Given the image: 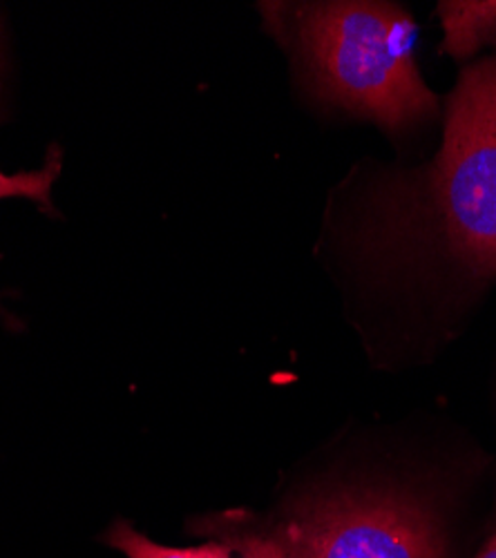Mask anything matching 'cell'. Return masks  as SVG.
Instances as JSON below:
<instances>
[{"instance_id": "cell-1", "label": "cell", "mask_w": 496, "mask_h": 558, "mask_svg": "<svg viewBox=\"0 0 496 558\" xmlns=\"http://www.w3.org/2000/svg\"><path fill=\"white\" fill-rule=\"evenodd\" d=\"M327 238L374 357H427L465 329L496 289V54L461 68L427 157L353 166Z\"/></svg>"}, {"instance_id": "cell-2", "label": "cell", "mask_w": 496, "mask_h": 558, "mask_svg": "<svg viewBox=\"0 0 496 558\" xmlns=\"http://www.w3.org/2000/svg\"><path fill=\"white\" fill-rule=\"evenodd\" d=\"M264 29L291 61L320 110L374 125L404 157L443 121V99L425 81L412 10L391 0L259 3Z\"/></svg>"}, {"instance_id": "cell-3", "label": "cell", "mask_w": 496, "mask_h": 558, "mask_svg": "<svg viewBox=\"0 0 496 558\" xmlns=\"http://www.w3.org/2000/svg\"><path fill=\"white\" fill-rule=\"evenodd\" d=\"M492 458L472 453L443 474L374 462L329 474L293 494L266 523L289 558H455V507Z\"/></svg>"}, {"instance_id": "cell-4", "label": "cell", "mask_w": 496, "mask_h": 558, "mask_svg": "<svg viewBox=\"0 0 496 558\" xmlns=\"http://www.w3.org/2000/svg\"><path fill=\"white\" fill-rule=\"evenodd\" d=\"M440 54L461 68L496 54V0H440Z\"/></svg>"}, {"instance_id": "cell-5", "label": "cell", "mask_w": 496, "mask_h": 558, "mask_svg": "<svg viewBox=\"0 0 496 558\" xmlns=\"http://www.w3.org/2000/svg\"><path fill=\"white\" fill-rule=\"evenodd\" d=\"M195 532L206 534L208 538L227 543L235 558H289L280 541L268 530L266 523L244 511H231V514L204 519Z\"/></svg>"}, {"instance_id": "cell-6", "label": "cell", "mask_w": 496, "mask_h": 558, "mask_svg": "<svg viewBox=\"0 0 496 558\" xmlns=\"http://www.w3.org/2000/svg\"><path fill=\"white\" fill-rule=\"evenodd\" d=\"M106 543L128 558H235L233 549L215 538L193 547H168L140 534L130 523L119 521L106 534Z\"/></svg>"}, {"instance_id": "cell-7", "label": "cell", "mask_w": 496, "mask_h": 558, "mask_svg": "<svg viewBox=\"0 0 496 558\" xmlns=\"http://www.w3.org/2000/svg\"><path fill=\"white\" fill-rule=\"evenodd\" d=\"M63 168V155L59 146H52L45 159L43 168L19 172V174H5L0 170V199L8 197H27L38 204L40 210L52 213V185L57 183Z\"/></svg>"}, {"instance_id": "cell-8", "label": "cell", "mask_w": 496, "mask_h": 558, "mask_svg": "<svg viewBox=\"0 0 496 558\" xmlns=\"http://www.w3.org/2000/svg\"><path fill=\"white\" fill-rule=\"evenodd\" d=\"M472 558H496V478H494V492H492V505H489V514L485 521L483 538L479 549L474 551Z\"/></svg>"}, {"instance_id": "cell-9", "label": "cell", "mask_w": 496, "mask_h": 558, "mask_svg": "<svg viewBox=\"0 0 496 558\" xmlns=\"http://www.w3.org/2000/svg\"><path fill=\"white\" fill-rule=\"evenodd\" d=\"M494 409H496V376H494Z\"/></svg>"}]
</instances>
